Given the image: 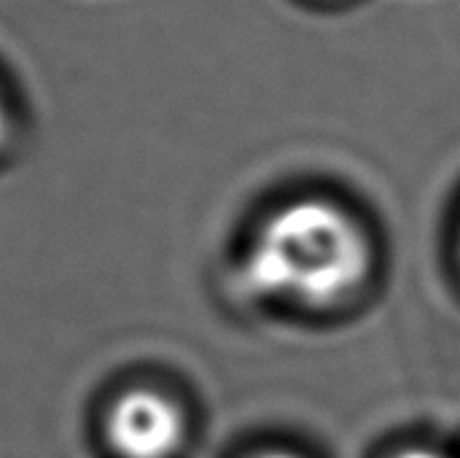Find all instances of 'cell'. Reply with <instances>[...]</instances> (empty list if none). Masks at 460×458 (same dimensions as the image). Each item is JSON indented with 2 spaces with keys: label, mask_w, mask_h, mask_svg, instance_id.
<instances>
[{
  "label": "cell",
  "mask_w": 460,
  "mask_h": 458,
  "mask_svg": "<svg viewBox=\"0 0 460 458\" xmlns=\"http://www.w3.org/2000/svg\"><path fill=\"white\" fill-rule=\"evenodd\" d=\"M364 227L318 197L278 208L256 232L243 275L264 297L323 308L353 294L369 275Z\"/></svg>",
  "instance_id": "6da1fadb"
},
{
  "label": "cell",
  "mask_w": 460,
  "mask_h": 458,
  "mask_svg": "<svg viewBox=\"0 0 460 458\" xmlns=\"http://www.w3.org/2000/svg\"><path fill=\"white\" fill-rule=\"evenodd\" d=\"M108 440L124 458H170L183 440L181 410L156 391H127L111 408Z\"/></svg>",
  "instance_id": "7a4b0ae2"
},
{
  "label": "cell",
  "mask_w": 460,
  "mask_h": 458,
  "mask_svg": "<svg viewBox=\"0 0 460 458\" xmlns=\"http://www.w3.org/2000/svg\"><path fill=\"white\" fill-rule=\"evenodd\" d=\"M396 458H445L442 454H437V451H431V448H407V451H402Z\"/></svg>",
  "instance_id": "3957f363"
},
{
  "label": "cell",
  "mask_w": 460,
  "mask_h": 458,
  "mask_svg": "<svg viewBox=\"0 0 460 458\" xmlns=\"http://www.w3.org/2000/svg\"><path fill=\"white\" fill-rule=\"evenodd\" d=\"M5 132H8V113H5V100L0 94V140L5 138Z\"/></svg>",
  "instance_id": "277c9868"
},
{
  "label": "cell",
  "mask_w": 460,
  "mask_h": 458,
  "mask_svg": "<svg viewBox=\"0 0 460 458\" xmlns=\"http://www.w3.org/2000/svg\"><path fill=\"white\" fill-rule=\"evenodd\" d=\"M256 458H299V456L286 454V451H270V454H261V456H256Z\"/></svg>",
  "instance_id": "5b68a950"
}]
</instances>
